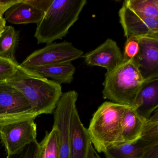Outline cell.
Returning a JSON list of instances; mask_svg holds the SVG:
<instances>
[{
  "label": "cell",
  "mask_w": 158,
  "mask_h": 158,
  "mask_svg": "<svg viewBox=\"0 0 158 158\" xmlns=\"http://www.w3.org/2000/svg\"><path fill=\"white\" fill-rule=\"evenodd\" d=\"M6 82L20 90L38 114H50L55 110L62 95L61 85L40 76L20 65Z\"/></svg>",
  "instance_id": "1"
},
{
  "label": "cell",
  "mask_w": 158,
  "mask_h": 158,
  "mask_svg": "<svg viewBox=\"0 0 158 158\" xmlns=\"http://www.w3.org/2000/svg\"><path fill=\"white\" fill-rule=\"evenodd\" d=\"M86 0H54L37 24L35 37L38 44H51L66 35L76 23Z\"/></svg>",
  "instance_id": "2"
},
{
  "label": "cell",
  "mask_w": 158,
  "mask_h": 158,
  "mask_svg": "<svg viewBox=\"0 0 158 158\" xmlns=\"http://www.w3.org/2000/svg\"><path fill=\"white\" fill-rule=\"evenodd\" d=\"M144 79L133 59L105 74L103 98L112 102L134 108Z\"/></svg>",
  "instance_id": "3"
},
{
  "label": "cell",
  "mask_w": 158,
  "mask_h": 158,
  "mask_svg": "<svg viewBox=\"0 0 158 158\" xmlns=\"http://www.w3.org/2000/svg\"><path fill=\"white\" fill-rule=\"evenodd\" d=\"M128 106L105 102L94 113L88 131L92 146L98 152L121 141L122 122Z\"/></svg>",
  "instance_id": "4"
},
{
  "label": "cell",
  "mask_w": 158,
  "mask_h": 158,
  "mask_svg": "<svg viewBox=\"0 0 158 158\" xmlns=\"http://www.w3.org/2000/svg\"><path fill=\"white\" fill-rule=\"evenodd\" d=\"M84 52L70 42L48 44L43 48L35 51L20 64L27 69L72 62L82 57Z\"/></svg>",
  "instance_id": "5"
},
{
  "label": "cell",
  "mask_w": 158,
  "mask_h": 158,
  "mask_svg": "<svg viewBox=\"0 0 158 158\" xmlns=\"http://www.w3.org/2000/svg\"><path fill=\"white\" fill-rule=\"evenodd\" d=\"M77 98L75 90L63 93L54 110L53 127L58 131L60 158H70L71 121Z\"/></svg>",
  "instance_id": "6"
},
{
  "label": "cell",
  "mask_w": 158,
  "mask_h": 158,
  "mask_svg": "<svg viewBox=\"0 0 158 158\" xmlns=\"http://www.w3.org/2000/svg\"><path fill=\"white\" fill-rule=\"evenodd\" d=\"M35 119L11 123L0 129V137L7 154L18 152L26 146L37 141Z\"/></svg>",
  "instance_id": "7"
},
{
  "label": "cell",
  "mask_w": 158,
  "mask_h": 158,
  "mask_svg": "<svg viewBox=\"0 0 158 158\" xmlns=\"http://www.w3.org/2000/svg\"><path fill=\"white\" fill-rule=\"evenodd\" d=\"M120 23L127 39L134 38L158 37V19L135 13L123 3L119 10Z\"/></svg>",
  "instance_id": "8"
},
{
  "label": "cell",
  "mask_w": 158,
  "mask_h": 158,
  "mask_svg": "<svg viewBox=\"0 0 158 158\" xmlns=\"http://www.w3.org/2000/svg\"><path fill=\"white\" fill-rule=\"evenodd\" d=\"M139 50L133 59L145 82L158 78V37L137 39Z\"/></svg>",
  "instance_id": "9"
},
{
  "label": "cell",
  "mask_w": 158,
  "mask_h": 158,
  "mask_svg": "<svg viewBox=\"0 0 158 158\" xmlns=\"http://www.w3.org/2000/svg\"><path fill=\"white\" fill-rule=\"evenodd\" d=\"M89 66L103 67L110 72L123 62V56L117 43L110 38L82 56Z\"/></svg>",
  "instance_id": "10"
},
{
  "label": "cell",
  "mask_w": 158,
  "mask_h": 158,
  "mask_svg": "<svg viewBox=\"0 0 158 158\" xmlns=\"http://www.w3.org/2000/svg\"><path fill=\"white\" fill-rule=\"evenodd\" d=\"M32 111L24 95L7 82L0 83V114L23 113Z\"/></svg>",
  "instance_id": "11"
},
{
  "label": "cell",
  "mask_w": 158,
  "mask_h": 158,
  "mask_svg": "<svg viewBox=\"0 0 158 158\" xmlns=\"http://www.w3.org/2000/svg\"><path fill=\"white\" fill-rule=\"evenodd\" d=\"M91 144L88 129L82 123L76 107L71 121L70 158H88Z\"/></svg>",
  "instance_id": "12"
},
{
  "label": "cell",
  "mask_w": 158,
  "mask_h": 158,
  "mask_svg": "<svg viewBox=\"0 0 158 158\" xmlns=\"http://www.w3.org/2000/svg\"><path fill=\"white\" fill-rule=\"evenodd\" d=\"M158 147V143L140 138L134 142L109 146L103 152L106 158H146L150 151Z\"/></svg>",
  "instance_id": "13"
},
{
  "label": "cell",
  "mask_w": 158,
  "mask_h": 158,
  "mask_svg": "<svg viewBox=\"0 0 158 158\" xmlns=\"http://www.w3.org/2000/svg\"><path fill=\"white\" fill-rule=\"evenodd\" d=\"M45 12L34 6L28 0H20L19 2L5 12V21L14 24L39 23L45 14Z\"/></svg>",
  "instance_id": "14"
},
{
  "label": "cell",
  "mask_w": 158,
  "mask_h": 158,
  "mask_svg": "<svg viewBox=\"0 0 158 158\" xmlns=\"http://www.w3.org/2000/svg\"><path fill=\"white\" fill-rule=\"evenodd\" d=\"M158 78L144 82L135 102L134 108L145 120L158 109Z\"/></svg>",
  "instance_id": "15"
},
{
  "label": "cell",
  "mask_w": 158,
  "mask_h": 158,
  "mask_svg": "<svg viewBox=\"0 0 158 158\" xmlns=\"http://www.w3.org/2000/svg\"><path fill=\"white\" fill-rule=\"evenodd\" d=\"M146 121L134 108L128 106L123 116L121 141L119 144L130 143L139 139Z\"/></svg>",
  "instance_id": "16"
},
{
  "label": "cell",
  "mask_w": 158,
  "mask_h": 158,
  "mask_svg": "<svg viewBox=\"0 0 158 158\" xmlns=\"http://www.w3.org/2000/svg\"><path fill=\"white\" fill-rule=\"evenodd\" d=\"M29 70L45 78H51L61 85L70 84L73 81L76 69L72 62H69L40 66Z\"/></svg>",
  "instance_id": "17"
},
{
  "label": "cell",
  "mask_w": 158,
  "mask_h": 158,
  "mask_svg": "<svg viewBox=\"0 0 158 158\" xmlns=\"http://www.w3.org/2000/svg\"><path fill=\"white\" fill-rule=\"evenodd\" d=\"M19 33L11 26H5L0 36V57L17 62L15 57Z\"/></svg>",
  "instance_id": "18"
},
{
  "label": "cell",
  "mask_w": 158,
  "mask_h": 158,
  "mask_svg": "<svg viewBox=\"0 0 158 158\" xmlns=\"http://www.w3.org/2000/svg\"><path fill=\"white\" fill-rule=\"evenodd\" d=\"M35 158H60L58 131L55 127L46 132L45 137L39 143Z\"/></svg>",
  "instance_id": "19"
},
{
  "label": "cell",
  "mask_w": 158,
  "mask_h": 158,
  "mask_svg": "<svg viewBox=\"0 0 158 158\" xmlns=\"http://www.w3.org/2000/svg\"><path fill=\"white\" fill-rule=\"evenodd\" d=\"M123 3L139 15L158 19V0H126Z\"/></svg>",
  "instance_id": "20"
},
{
  "label": "cell",
  "mask_w": 158,
  "mask_h": 158,
  "mask_svg": "<svg viewBox=\"0 0 158 158\" xmlns=\"http://www.w3.org/2000/svg\"><path fill=\"white\" fill-rule=\"evenodd\" d=\"M140 138L154 143H158V109L152 117L146 120Z\"/></svg>",
  "instance_id": "21"
},
{
  "label": "cell",
  "mask_w": 158,
  "mask_h": 158,
  "mask_svg": "<svg viewBox=\"0 0 158 158\" xmlns=\"http://www.w3.org/2000/svg\"><path fill=\"white\" fill-rule=\"evenodd\" d=\"M20 64L17 62L0 57V83L6 82L17 72Z\"/></svg>",
  "instance_id": "22"
},
{
  "label": "cell",
  "mask_w": 158,
  "mask_h": 158,
  "mask_svg": "<svg viewBox=\"0 0 158 158\" xmlns=\"http://www.w3.org/2000/svg\"><path fill=\"white\" fill-rule=\"evenodd\" d=\"M38 114L33 112L15 114H0V129L6 125L19 121L35 119Z\"/></svg>",
  "instance_id": "23"
},
{
  "label": "cell",
  "mask_w": 158,
  "mask_h": 158,
  "mask_svg": "<svg viewBox=\"0 0 158 158\" xmlns=\"http://www.w3.org/2000/svg\"><path fill=\"white\" fill-rule=\"evenodd\" d=\"M139 50V43L137 39L131 38L127 39L123 54V62L128 61L134 59L137 55Z\"/></svg>",
  "instance_id": "24"
},
{
  "label": "cell",
  "mask_w": 158,
  "mask_h": 158,
  "mask_svg": "<svg viewBox=\"0 0 158 158\" xmlns=\"http://www.w3.org/2000/svg\"><path fill=\"white\" fill-rule=\"evenodd\" d=\"M38 145L37 141L33 142L18 152L8 155L7 158H35Z\"/></svg>",
  "instance_id": "25"
},
{
  "label": "cell",
  "mask_w": 158,
  "mask_h": 158,
  "mask_svg": "<svg viewBox=\"0 0 158 158\" xmlns=\"http://www.w3.org/2000/svg\"><path fill=\"white\" fill-rule=\"evenodd\" d=\"M19 1L20 0H0V7L2 8L4 14L7 10L19 2Z\"/></svg>",
  "instance_id": "26"
},
{
  "label": "cell",
  "mask_w": 158,
  "mask_h": 158,
  "mask_svg": "<svg viewBox=\"0 0 158 158\" xmlns=\"http://www.w3.org/2000/svg\"><path fill=\"white\" fill-rule=\"evenodd\" d=\"M88 158H101L98 154L97 153V151L95 150L92 144H90L89 146Z\"/></svg>",
  "instance_id": "27"
},
{
  "label": "cell",
  "mask_w": 158,
  "mask_h": 158,
  "mask_svg": "<svg viewBox=\"0 0 158 158\" xmlns=\"http://www.w3.org/2000/svg\"><path fill=\"white\" fill-rule=\"evenodd\" d=\"M4 15L3 10L0 7V28H4L6 26V21L3 17Z\"/></svg>",
  "instance_id": "28"
},
{
  "label": "cell",
  "mask_w": 158,
  "mask_h": 158,
  "mask_svg": "<svg viewBox=\"0 0 158 158\" xmlns=\"http://www.w3.org/2000/svg\"><path fill=\"white\" fill-rule=\"evenodd\" d=\"M4 28H0V36L1 35L2 33L3 32Z\"/></svg>",
  "instance_id": "29"
}]
</instances>
